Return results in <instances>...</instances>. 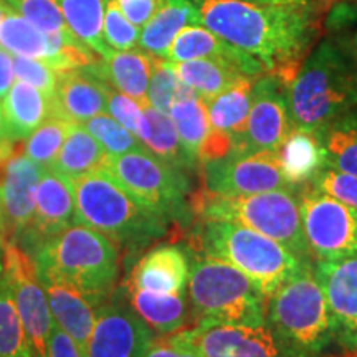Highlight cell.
<instances>
[{
	"mask_svg": "<svg viewBox=\"0 0 357 357\" xmlns=\"http://www.w3.org/2000/svg\"><path fill=\"white\" fill-rule=\"evenodd\" d=\"M266 326L293 357H319L334 341L331 316L312 266L283 281L265 305Z\"/></svg>",
	"mask_w": 357,
	"mask_h": 357,
	"instance_id": "5",
	"label": "cell"
},
{
	"mask_svg": "<svg viewBox=\"0 0 357 357\" xmlns=\"http://www.w3.org/2000/svg\"><path fill=\"white\" fill-rule=\"evenodd\" d=\"M45 268L82 291L95 307L105 305L119 275V250L113 240L73 223L30 255Z\"/></svg>",
	"mask_w": 357,
	"mask_h": 357,
	"instance_id": "4",
	"label": "cell"
},
{
	"mask_svg": "<svg viewBox=\"0 0 357 357\" xmlns=\"http://www.w3.org/2000/svg\"><path fill=\"white\" fill-rule=\"evenodd\" d=\"M126 19L136 26H144L158 7V0H116Z\"/></svg>",
	"mask_w": 357,
	"mask_h": 357,
	"instance_id": "46",
	"label": "cell"
},
{
	"mask_svg": "<svg viewBox=\"0 0 357 357\" xmlns=\"http://www.w3.org/2000/svg\"><path fill=\"white\" fill-rule=\"evenodd\" d=\"M298 187L247 195H218L207 189L192 192V217L200 220H230L270 236L307 266L312 255L303 231Z\"/></svg>",
	"mask_w": 357,
	"mask_h": 357,
	"instance_id": "3",
	"label": "cell"
},
{
	"mask_svg": "<svg viewBox=\"0 0 357 357\" xmlns=\"http://www.w3.org/2000/svg\"><path fill=\"white\" fill-rule=\"evenodd\" d=\"M6 3H0V19H2L3 17V12H6Z\"/></svg>",
	"mask_w": 357,
	"mask_h": 357,
	"instance_id": "55",
	"label": "cell"
},
{
	"mask_svg": "<svg viewBox=\"0 0 357 357\" xmlns=\"http://www.w3.org/2000/svg\"><path fill=\"white\" fill-rule=\"evenodd\" d=\"M205 29L289 83L319 30L312 6H258L243 0H192Z\"/></svg>",
	"mask_w": 357,
	"mask_h": 357,
	"instance_id": "1",
	"label": "cell"
},
{
	"mask_svg": "<svg viewBox=\"0 0 357 357\" xmlns=\"http://www.w3.org/2000/svg\"><path fill=\"white\" fill-rule=\"evenodd\" d=\"M106 82L91 70L58 71L56 88L50 98V116L82 124L93 116L106 113Z\"/></svg>",
	"mask_w": 357,
	"mask_h": 357,
	"instance_id": "18",
	"label": "cell"
},
{
	"mask_svg": "<svg viewBox=\"0 0 357 357\" xmlns=\"http://www.w3.org/2000/svg\"><path fill=\"white\" fill-rule=\"evenodd\" d=\"M70 32L101 58L111 52L102 37L106 0H55Z\"/></svg>",
	"mask_w": 357,
	"mask_h": 357,
	"instance_id": "33",
	"label": "cell"
},
{
	"mask_svg": "<svg viewBox=\"0 0 357 357\" xmlns=\"http://www.w3.org/2000/svg\"><path fill=\"white\" fill-rule=\"evenodd\" d=\"M310 185L357 211V176L326 167L314 176Z\"/></svg>",
	"mask_w": 357,
	"mask_h": 357,
	"instance_id": "41",
	"label": "cell"
},
{
	"mask_svg": "<svg viewBox=\"0 0 357 357\" xmlns=\"http://www.w3.org/2000/svg\"><path fill=\"white\" fill-rule=\"evenodd\" d=\"M257 78L247 77L235 83L234 86L223 89L218 95L205 100L208 113V123L212 129L238 136L247 123L250 106L253 100V86Z\"/></svg>",
	"mask_w": 357,
	"mask_h": 357,
	"instance_id": "31",
	"label": "cell"
},
{
	"mask_svg": "<svg viewBox=\"0 0 357 357\" xmlns=\"http://www.w3.org/2000/svg\"><path fill=\"white\" fill-rule=\"evenodd\" d=\"M0 271H2V265H0Z\"/></svg>",
	"mask_w": 357,
	"mask_h": 357,
	"instance_id": "56",
	"label": "cell"
},
{
	"mask_svg": "<svg viewBox=\"0 0 357 357\" xmlns=\"http://www.w3.org/2000/svg\"><path fill=\"white\" fill-rule=\"evenodd\" d=\"M137 137L142 141L147 149L160 160L171 164L172 167L181 171L194 169L189 159L185 158L181 141H178L177 129L174 126L171 116L147 105L142 108V118L139 124Z\"/></svg>",
	"mask_w": 357,
	"mask_h": 357,
	"instance_id": "30",
	"label": "cell"
},
{
	"mask_svg": "<svg viewBox=\"0 0 357 357\" xmlns=\"http://www.w3.org/2000/svg\"><path fill=\"white\" fill-rule=\"evenodd\" d=\"M73 215L75 199L71 181L50 166L43 167L35 194L32 222L22 234V238L29 243L30 253L60 231L68 229L73 223Z\"/></svg>",
	"mask_w": 357,
	"mask_h": 357,
	"instance_id": "17",
	"label": "cell"
},
{
	"mask_svg": "<svg viewBox=\"0 0 357 357\" xmlns=\"http://www.w3.org/2000/svg\"><path fill=\"white\" fill-rule=\"evenodd\" d=\"M13 83V65L10 53L0 48V101L7 95Z\"/></svg>",
	"mask_w": 357,
	"mask_h": 357,
	"instance_id": "47",
	"label": "cell"
},
{
	"mask_svg": "<svg viewBox=\"0 0 357 357\" xmlns=\"http://www.w3.org/2000/svg\"><path fill=\"white\" fill-rule=\"evenodd\" d=\"M300 212L312 258L357 257V211L331 195L300 185Z\"/></svg>",
	"mask_w": 357,
	"mask_h": 357,
	"instance_id": "10",
	"label": "cell"
},
{
	"mask_svg": "<svg viewBox=\"0 0 357 357\" xmlns=\"http://www.w3.org/2000/svg\"><path fill=\"white\" fill-rule=\"evenodd\" d=\"M205 189L218 195H247L268 190L293 189L281 176L276 151L230 153L204 164Z\"/></svg>",
	"mask_w": 357,
	"mask_h": 357,
	"instance_id": "14",
	"label": "cell"
},
{
	"mask_svg": "<svg viewBox=\"0 0 357 357\" xmlns=\"http://www.w3.org/2000/svg\"><path fill=\"white\" fill-rule=\"evenodd\" d=\"M312 273L323 288L334 341L357 352V257L318 260Z\"/></svg>",
	"mask_w": 357,
	"mask_h": 357,
	"instance_id": "16",
	"label": "cell"
},
{
	"mask_svg": "<svg viewBox=\"0 0 357 357\" xmlns=\"http://www.w3.org/2000/svg\"><path fill=\"white\" fill-rule=\"evenodd\" d=\"M352 50H354L356 56H357V32H356V35H354V38H352Z\"/></svg>",
	"mask_w": 357,
	"mask_h": 357,
	"instance_id": "54",
	"label": "cell"
},
{
	"mask_svg": "<svg viewBox=\"0 0 357 357\" xmlns=\"http://www.w3.org/2000/svg\"><path fill=\"white\" fill-rule=\"evenodd\" d=\"M190 25H202L192 0H158L153 17L142 26L137 45L149 55L167 58L176 35Z\"/></svg>",
	"mask_w": 357,
	"mask_h": 357,
	"instance_id": "24",
	"label": "cell"
},
{
	"mask_svg": "<svg viewBox=\"0 0 357 357\" xmlns=\"http://www.w3.org/2000/svg\"><path fill=\"white\" fill-rule=\"evenodd\" d=\"M172 336L199 357H293L266 324H199Z\"/></svg>",
	"mask_w": 357,
	"mask_h": 357,
	"instance_id": "13",
	"label": "cell"
},
{
	"mask_svg": "<svg viewBox=\"0 0 357 357\" xmlns=\"http://www.w3.org/2000/svg\"><path fill=\"white\" fill-rule=\"evenodd\" d=\"M187 281L194 326L266 324V296L230 263L208 255L195 258Z\"/></svg>",
	"mask_w": 357,
	"mask_h": 357,
	"instance_id": "8",
	"label": "cell"
},
{
	"mask_svg": "<svg viewBox=\"0 0 357 357\" xmlns=\"http://www.w3.org/2000/svg\"><path fill=\"white\" fill-rule=\"evenodd\" d=\"M0 357H35L6 278L0 280Z\"/></svg>",
	"mask_w": 357,
	"mask_h": 357,
	"instance_id": "35",
	"label": "cell"
},
{
	"mask_svg": "<svg viewBox=\"0 0 357 357\" xmlns=\"http://www.w3.org/2000/svg\"><path fill=\"white\" fill-rule=\"evenodd\" d=\"M102 171L108 172L146 212L167 223H176L181 230L190 227L194 217L189 207V178L184 171L160 160L147 147L108 155Z\"/></svg>",
	"mask_w": 357,
	"mask_h": 357,
	"instance_id": "9",
	"label": "cell"
},
{
	"mask_svg": "<svg viewBox=\"0 0 357 357\" xmlns=\"http://www.w3.org/2000/svg\"><path fill=\"white\" fill-rule=\"evenodd\" d=\"M128 289L132 310L153 331L169 336L189 329L190 323L194 324V316L190 306H187L184 291L158 294L132 287H128Z\"/></svg>",
	"mask_w": 357,
	"mask_h": 357,
	"instance_id": "27",
	"label": "cell"
},
{
	"mask_svg": "<svg viewBox=\"0 0 357 357\" xmlns=\"http://www.w3.org/2000/svg\"><path fill=\"white\" fill-rule=\"evenodd\" d=\"M82 126L91 134L109 155H119L131 151L144 149V144L137 136L129 132L109 114L101 113L82 123Z\"/></svg>",
	"mask_w": 357,
	"mask_h": 357,
	"instance_id": "38",
	"label": "cell"
},
{
	"mask_svg": "<svg viewBox=\"0 0 357 357\" xmlns=\"http://www.w3.org/2000/svg\"><path fill=\"white\" fill-rule=\"evenodd\" d=\"M106 113L114 118L119 124H123L129 132L137 136L142 118V106L131 96L124 95L106 83Z\"/></svg>",
	"mask_w": 357,
	"mask_h": 357,
	"instance_id": "43",
	"label": "cell"
},
{
	"mask_svg": "<svg viewBox=\"0 0 357 357\" xmlns=\"http://www.w3.org/2000/svg\"><path fill=\"white\" fill-rule=\"evenodd\" d=\"M8 231H10V229H8V222H7V217H6V211H3L2 197H0V242L6 243Z\"/></svg>",
	"mask_w": 357,
	"mask_h": 357,
	"instance_id": "51",
	"label": "cell"
},
{
	"mask_svg": "<svg viewBox=\"0 0 357 357\" xmlns=\"http://www.w3.org/2000/svg\"><path fill=\"white\" fill-rule=\"evenodd\" d=\"M357 106V56L336 40H324L288 86L294 129L316 132Z\"/></svg>",
	"mask_w": 357,
	"mask_h": 357,
	"instance_id": "2",
	"label": "cell"
},
{
	"mask_svg": "<svg viewBox=\"0 0 357 357\" xmlns=\"http://www.w3.org/2000/svg\"><path fill=\"white\" fill-rule=\"evenodd\" d=\"M169 336H171V341H172V344L176 346V349H177V357H199L197 354H195L194 351L190 349L189 346H185L184 342L177 341V339L174 337L172 334H169Z\"/></svg>",
	"mask_w": 357,
	"mask_h": 357,
	"instance_id": "50",
	"label": "cell"
},
{
	"mask_svg": "<svg viewBox=\"0 0 357 357\" xmlns=\"http://www.w3.org/2000/svg\"><path fill=\"white\" fill-rule=\"evenodd\" d=\"M169 116L177 129L178 141H181L185 158L189 159L190 166L195 167L199 162L200 144L211 129L205 100L197 93L182 98L174 102Z\"/></svg>",
	"mask_w": 357,
	"mask_h": 357,
	"instance_id": "34",
	"label": "cell"
},
{
	"mask_svg": "<svg viewBox=\"0 0 357 357\" xmlns=\"http://www.w3.org/2000/svg\"><path fill=\"white\" fill-rule=\"evenodd\" d=\"M154 339L153 329L132 307L105 303L96 311L83 357H144Z\"/></svg>",
	"mask_w": 357,
	"mask_h": 357,
	"instance_id": "15",
	"label": "cell"
},
{
	"mask_svg": "<svg viewBox=\"0 0 357 357\" xmlns=\"http://www.w3.org/2000/svg\"><path fill=\"white\" fill-rule=\"evenodd\" d=\"M258 6H312V0H243Z\"/></svg>",
	"mask_w": 357,
	"mask_h": 357,
	"instance_id": "49",
	"label": "cell"
},
{
	"mask_svg": "<svg viewBox=\"0 0 357 357\" xmlns=\"http://www.w3.org/2000/svg\"><path fill=\"white\" fill-rule=\"evenodd\" d=\"M43 166L30 160L22 153H15L7 160L0 181V197L8 222V229L17 235L32 222L35 211V194Z\"/></svg>",
	"mask_w": 357,
	"mask_h": 357,
	"instance_id": "20",
	"label": "cell"
},
{
	"mask_svg": "<svg viewBox=\"0 0 357 357\" xmlns=\"http://www.w3.org/2000/svg\"><path fill=\"white\" fill-rule=\"evenodd\" d=\"M3 2L45 33L70 30L55 0H3Z\"/></svg>",
	"mask_w": 357,
	"mask_h": 357,
	"instance_id": "39",
	"label": "cell"
},
{
	"mask_svg": "<svg viewBox=\"0 0 357 357\" xmlns=\"http://www.w3.org/2000/svg\"><path fill=\"white\" fill-rule=\"evenodd\" d=\"M178 79L194 89L204 100L218 95L223 89L234 86L248 75L242 66L223 56L197 58V60L174 63Z\"/></svg>",
	"mask_w": 357,
	"mask_h": 357,
	"instance_id": "28",
	"label": "cell"
},
{
	"mask_svg": "<svg viewBox=\"0 0 357 357\" xmlns=\"http://www.w3.org/2000/svg\"><path fill=\"white\" fill-rule=\"evenodd\" d=\"M91 70L114 89L136 100L142 108L149 105L147 86L153 71V55L141 50H111L91 65Z\"/></svg>",
	"mask_w": 357,
	"mask_h": 357,
	"instance_id": "23",
	"label": "cell"
},
{
	"mask_svg": "<svg viewBox=\"0 0 357 357\" xmlns=\"http://www.w3.org/2000/svg\"><path fill=\"white\" fill-rule=\"evenodd\" d=\"M108 155L100 142L82 124H73L50 167L73 181L84 174L101 171Z\"/></svg>",
	"mask_w": 357,
	"mask_h": 357,
	"instance_id": "29",
	"label": "cell"
},
{
	"mask_svg": "<svg viewBox=\"0 0 357 357\" xmlns=\"http://www.w3.org/2000/svg\"><path fill=\"white\" fill-rule=\"evenodd\" d=\"M6 278L13 303L35 357L47 356L48 334L53 321L47 294L38 281L35 263L15 242H6Z\"/></svg>",
	"mask_w": 357,
	"mask_h": 357,
	"instance_id": "12",
	"label": "cell"
},
{
	"mask_svg": "<svg viewBox=\"0 0 357 357\" xmlns=\"http://www.w3.org/2000/svg\"><path fill=\"white\" fill-rule=\"evenodd\" d=\"M319 2H321V7L328 8V7L334 6V3H336V2H341V0H319Z\"/></svg>",
	"mask_w": 357,
	"mask_h": 357,
	"instance_id": "53",
	"label": "cell"
},
{
	"mask_svg": "<svg viewBox=\"0 0 357 357\" xmlns=\"http://www.w3.org/2000/svg\"><path fill=\"white\" fill-rule=\"evenodd\" d=\"M73 223L84 225L118 243H146L166 234L167 222L146 212L106 171L71 181Z\"/></svg>",
	"mask_w": 357,
	"mask_h": 357,
	"instance_id": "7",
	"label": "cell"
},
{
	"mask_svg": "<svg viewBox=\"0 0 357 357\" xmlns=\"http://www.w3.org/2000/svg\"><path fill=\"white\" fill-rule=\"evenodd\" d=\"M6 139L20 141L50 118V100L32 84L15 82L2 100Z\"/></svg>",
	"mask_w": 357,
	"mask_h": 357,
	"instance_id": "25",
	"label": "cell"
},
{
	"mask_svg": "<svg viewBox=\"0 0 357 357\" xmlns=\"http://www.w3.org/2000/svg\"><path fill=\"white\" fill-rule=\"evenodd\" d=\"M293 129L288 108V84L276 75L268 73L255 82L247 123L234 139L231 153L278 151Z\"/></svg>",
	"mask_w": 357,
	"mask_h": 357,
	"instance_id": "11",
	"label": "cell"
},
{
	"mask_svg": "<svg viewBox=\"0 0 357 357\" xmlns=\"http://www.w3.org/2000/svg\"><path fill=\"white\" fill-rule=\"evenodd\" d=\"M194 93V89L178 79L172 61L167 58L153 56V71L147 86V101L153 108L169 114L174 102Z\"/></svg>",
	"mask_w": 357,
	"mask_h": 357,
	"instance_id": "36",
	"label": "cell"
},
{
	"mask_svg": "<svg viewBox=\"0 0 357 357\" xmlns=\"http://www.w3.org/2000/svg\"><path fill=\"white\" fill-rule=\"evenodd\" d=\"M190 245L195 252L238 268L266 298L307 266L270 236L230 220H202Z\"/></svg>",
	"mask_w": 357,
	"mask_h": 357,
	"instance_id": "6",
	"label": "cell"
},
{
	"mask_svg": "<svg viewBox=\"0 0 357 357\" xmlns=\"http://www.w3.org/2000/svg\"><path fill=\"white\" fill-rule=\"evenodd\" d=\"M314 134L326 151L328 167L357 176V106Z\"/></svg>",
	"mask_w": 357,
	"mask_h": 357,
	"instance_id": "32",
	"label": "cell"
},
{
	"mask_svg": "<svg viewBox=\"0 0 357 357\" xmlns=\"http://www.w3.org/2000/svg\"><path fill=\"white\" fill-rule=\"evenodd\" d=\"M189 271V258L184 250L174 245L159 247L134 266L128 287L158 294L181 293L185 289Z\"/></svg>",
	"mask_w": 357,
	"mask_h": 357,
	"instance_id": "21",
	"label": "cell"
},
{
	"mask_svg": "<svg viewBox=\"0 0 357 357\" xmlns=\"http://www.w3.org/2000/svg\"><path fill=\"white\" fill-rule=\"evenodd\" d=\"M48 357H83L75 341L56 323H53L47 341Z\"/></svg>",
	"mask_w": 357,
	"mask_h": 357,
	"instance_id": "45",
	"label": "cell"
},
{
	"mask_svg": "<svg viewBox=\"0 0 357 357\" xmlns=\"http://www.w3.org/2000/svg\"><path fill=\"white\" fill-rule=\"evenodd\" d=\"M234 151V137L230 134L217 131V129H208L207 136L202 141L199 149V162L207 164L212 160L223 159Z\"/></svg>",
	"mask_w": 357,
	"mask_h": 357,
	"instance_id": "44",
	"label": "cell"
},
{
	"mask_svg": "<svg viewBox=\"0 0 357 357\" xmlns=\"http://www.w3.org/2000/svg\"><path fill=\"white\" fill-rule=\"evenodd\" d=\"M12 65L13 75H15L17 79H20V82H24L26 84H32L33 88L40 89V91L50 100L58 82L56 70H53L52 66H48L40 60L17 55H13Z\"/></svg>",
	"mask_w": 357,
	"mask_h": 357,
	"instance_id": "42",
	"label": "cell"
},
{
	"mask_svg": "<svg viewBox=\"0 0 357 357\" xmlns=\"http://www.w3.org/2000/svg\"><path fill=\"white\" fill-rule=\"evenodd\" d=\"M6 139V128H3V116H2V105H0V141Z\"/></svg>",
	"mask_w": 357,
	"mask_h": 357,
	"instance_id": "52",
	"label": "cell"
},
{
	"mask_svg": "<svg viewBox=\"0 0 357 357\" xmlns=\"http://www.w3.org/2000/svg\"><path fill=\"white\" fill-rule=\"evenodd\" d=\"M35 270L47 294L53 321L73 339L83 356L93 324H95V306L68 281L61 280L60 276L53 275L45 268L35 266Z\"/></svg>",
	"mask_w": 357,
	"mask_h": 357,
	"instance_id": "19",
	"label": "cell"
},
{
	"mask_svg": "<svg viewBox=\"0 0 357 357\" xmlns=\"http://www.w3.org/2000/svg\"><path fill=\"white\" fill-rule=\"evenodd\" d=\"M144 357H177V349L172 344L171 336L155 337L153 346L146 352Z\"/></svg>",
	"mask_w": 357,
	"mask_h": 357,
	"instance_id": "48",
	"label": "cell"
},
{
	"mask_svg": "<svg viewBox=\"0 0 357 357\" xmlns=\"http://www.w3.org/2000/svg\"><path fill=\"white\" fill-rule=\"evenodd\" d=\"M139 26L126 19L116 0H106L105 19H102V37L111 50H132L139 43Z\"/></svg>",
	"mask_w": 357,
	"mask_h": 357,
	"instance_id": "40",
	"label": "cell"
},
{
	"mask_svg": "<svg viewBox=\"0 0 357 357\" xmlns=\"http://www.w3.org/2000/svg\"><path fill=\"white\" fill-rule=\"evenodd\" d=\"M212 56L229 58L236 65L242 66L245 73L252 78H258L265 73L263 66L258 63L255 58L235 48L234 45L227 43L225 40L217 37L211 30L200 25H190L182 29L174 38L167 53V60L172 61V63Z\"/></svg>",
	"mask_w": 357,
	"mask_h": 357,
	"instance_id": "22",
	"label": "cell"
},
{
	"mask_svg": "<svg viewBox=\"0 0 357 357\" xmlns=\"http://www.w3.org/2000/svg\"><path fill=\"white\" fill-rule=\"evenodd\" d=\"M73 124L77 123L65 121V119L55 118V116L47 118L26 137L24 154L30 160L37 162L38 166H52V162L55 160L58 153H60L66 134L70 132Z\"/></svg>",
	"mask_w": 357,
	"mask_h": 357,
	"instance_id": "37",
	"label": "cell"
},
{
	"mask_svg": "<svg viewBox=\"0 0 357 357\" xmlns=\"http://www.w3.org/2000/svg\"><path fill=\"white\" fill-rule=\"evenodd\" d=\"M276 153L281 176L293 187L307 184L328 167V158L319 137L303 129H293Z\"/></svg>",
	"mask_w": 357,
	"mask_h": 357,
	"instance_id": "26",
	"label": "cell"
}]
</instances>
